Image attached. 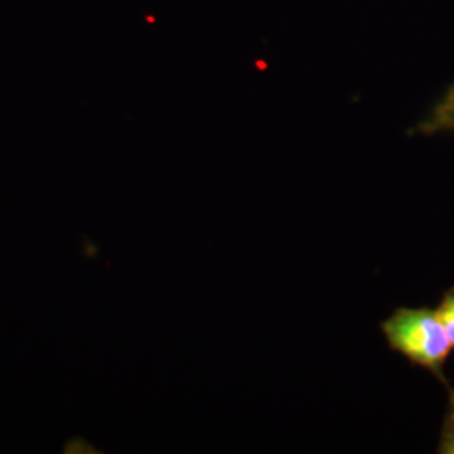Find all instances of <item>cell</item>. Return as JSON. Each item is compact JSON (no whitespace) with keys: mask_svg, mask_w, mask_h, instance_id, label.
Returning <instances> with one entry per match:
<instances>
[{"mask_svg":"<svg viewBox=\"0 0 454 454\" xmlns=\"http://www.w3.org/2000/svg\"><path fill=\"white\" fill-rule=\"evenodd\" d=\"M390 348L446 384L444 364L453 348L436 309H399L382 324Z\"/></svg>","mask_w":454,"mask_h":454,"instance_id":"6da1fadb","label":"cell"},{"mask_svg":"<svg viewBox=\"0 0 454 454\" xmlns=\"http://www.w3.org/2000/svg\"><path fill=\"white\" fill-rule=\"evenodd\" d=\"M439 453L454 454V390H450V403L442 426V434L439 442Z\"/></svg>","mask_w":454,"mask_h":454,"instance_id":"7a4b0ae2","label":"cell"},{"mask_svg":"<svg viewBox=\"0 0 454 454\" xmlns=\"http://www.w3.org/2000/svg\"><path fill=\"white\" fill-rule=\"evenodd\" d=\"M436 313H438L439 320H441V324L448 333V339L454 347V288L444 293L442 301L436 309Z\"/></svg>","mask_w":454,"mask_h":454,"instance_id":"3957f363","label":"cell"}]
</instances>
